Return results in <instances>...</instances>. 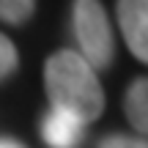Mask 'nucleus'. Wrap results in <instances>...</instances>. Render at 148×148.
Returning a JSON list of instances; mask_svg holds the SVG:
<instances>
[{"instance_id": "3", "label": "nucleus", "mask_w": 148, "mask_h": 148, "mask_svg": "<svg viewBox=\"0 0 148 148\" xmlns=\"http://www.w3.org/2000/svg\"><path fill=\"white\" fill-rule=\"evenodd\" d=\"M115 14L126 47L137 60L148 63V0H118Z\"/></svg>"}, {"instance_id": "9", "label": "nucleus", "mask_w": 148, "mask_h": 148, "mask_svg": "<svg viewBox=\"0 0 148 148\" xmlns=\"http://www.w3.org/2000/svg\"><path fill=\"white\" fill-rule=\"evenodd\" d=\"M0 148H25V145L14 137H0Z\"/></svg>"}, {"instance_id": "2", "label": "nucleus", "mask_w": 148, "mask_h": 148, "mask_svg": "<svg viewBox=\"0 0 148 148\" xmlns=\"http://www.w3.org/2000/svg\"><path fill=\"white\" fill-rule=\"evenodd\" d=\"M71 30L79 58L93 71L110 69L112 58H115V38H112V25L101 0H74Z\"/></svg>"}, {"instance_id": "8", "label": "nucleus", "mask_w": 148, "mask_h": 148, "mask_svg": "<svg viewBox=\"0 0 148 148\" xmlns=\"http://www.w3.org/2000/svg\"><path fill=\"white\" fill-rule=\"evenodd\" d=\"M16 63H19V55H16V47L11 44V38H5L0 33V79L11 77L16 71Z\"/></svg>"}, {"instance_id": "7", "label": "nucleus", "mask_w": 148, "mask_h": 148, "mask_svg": "<svg viewBox=\"0 0 148 148\" xmlns=\"http://www.w3.org/2000/svg\"><path fill=\"white\" fill-rule=\"evenodd\" d=\"M96 148H148V137L115 132V134H107V137H101Z\"/></svg>"}, {"instance_id": "6", "label": "nucleus", "mask_w": 148, "mask_h": 148, "mask_svg": "<svg viewBox=\"0 0 148 148\" xmlns=\"http://www.w3.org/2000/svg\"><path fill=\"white\" fill-rule=\"evenodd\" d=\"M36 11V0H0V22L22 25Z\"/></svg>"}, {"instance_id": "5", "label": "nucleus", "mask_w": 148, "mask_h": 148, "mask_svg": "<svg viewBox=\"0 0 148 148\" xmlns=\"http://www.w3.org/2000/svg\"><path fill=\"white\" fill-rule=\"evenodd\" d=\"M123 112L140 137H148V77H140L129 85L123 96Z\"/></svg>"}, {"instance_id": "1", "label": "nucleus", "mask_w": 148, "mask_h": 148, "mask_svg": "<svg viewBox=\"0 0 148 148\" xmlns=\"http://www.w3.org/2000/svg\"><path fill=\"white\" fill-rule=\"evenodd\" d=\"M44 88L52 104L71 112L82 123H90L104 110V90L96 71L79 58L77 49H58L44 63Z\"/></svg>"}, {"instance_id": "4", "label": "nucleus", "mask_w": 148, "mask_h": 148, "mask_svg": "<svg viewBox=\"0 0 148 148\" xmlns=\"http://www.w3.org/2000/svg\"><path fill=\"white\" fill-rule=\"evenodd\" d=\"M85 126L71 112H63L58 107H49L41 118V140L49 148H79L85 137Z\"/></svg>"}]
</instances>
